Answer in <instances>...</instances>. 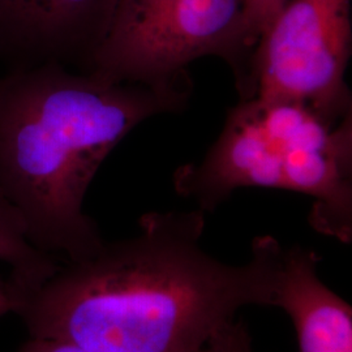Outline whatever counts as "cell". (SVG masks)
I'll use <instances>...</instances> for the list:
<instances>
[{
    "mask_svg": "<svg viewBox=\"0 0 352 352\" xmlns=\"http://www.w3.org/2000/svg\"><path fill=\"white\" fill-rule=\"evenodd\" d=\"M321 256L302 245H282L272 307L289 315L299 352H352V308L321 280Z\"/></svg>",
    "mask_w": 352,
    "mask_h": 352,
    "instance_id": "52a82bcc",
    "label": "cell"
},
{
    "mask_svg": "<svg viewBox=\"0 0 352 352\" xmlns=\"http://www.w3.org/2000/svg\"><path fill=\"white\" fill-rule=\"evenodd\" d=\"M167 1L168 0H113L107 25L98 45L101 42L124 37L133 32L162 10Z\"/></svg>",
    "mask_w": 352,
    "mask_h": 352,
    "instance_id": "9c48e42d",
    "label": "cell"
},
{
    "mask_svg": "<svg viewBox=\"0 0 352 352\" xmlns=\"http://www.w3.org/2000/svg\"><path fill=\"white\" fill-rule=\"evenodd\" d=\"M24 300V292L10 276H0V317L16 315Z\"/></svg>",
    "mask_w": 352,
    "mask_h": 352,
    "instance_id": "7c38bea8",
    "label": "cell"
},
{
    "mask_svg": "<svg viewBox=\"0 0 352 352\" xmlns=\"http://www.w3.org/2000/svg\"><path fill=\"white\" fill-rule=\"evenodd\" d=\"M0 263L24 294L37 289L60 266V261L36 248L25 223L0 187Z\"/></svg>",
    "mask_w": 352,
    "mask_h": 352,
    "instance_id": "ba28073f",
    "label": "cell"
},
{
    "mask_svg": "<svg viewBox=\"0 0 352 352\" xmlns=\"http://www.w3.org/2000/svg\"><path fill=\"white\" fill-rule=\"evenodd\" d=\"M254 49L243 0H168L133 32L101 42L85 72L155 89H190L189 64L218 56L230 65L240 98L247 100Z\"/></svg>",
    "mask_w": 352,
    "mask_h": 352,
    "instance_id": "277c9868",
    "label": "cell"
},
{
    "mask_svg": "<svg viewBox=\"0 0 352 352\" xmlns=\"http://www.w3.org/2000/svg\"><path fill=\"white\" fill-rule=\"evenodd\" d=\"M287 0H243L244 17L252 42L257 46L269 26L273 24Z\"/></svg>",
    "mask_w": 352,
    "mask_h": 352,
    "instance_id": "30bf717a",
    "label": "cell"
},
{
    "mask_svg": "<svg viewBox=\"0 0 352 352\" xmlns=\"http://www.w3.org/2000/svg\"><path fill=\"white\" fill-rule=\"evenodd\" d=\"M16 352H88L69 342L29 337Z\"/></svg>",
    "mask_w": 352,
    "mask_h": 352,
    "instance_id": "4fadbf2b",
    "label": "cell"
},
{
    "mask_svg": "<svg viewBox=\"0 0 352 352\" xmlns=\"http://www.w3.org/2000/svg\"><path fill=\"white\" fill-rule=\"evenodd\" d=\"M176 192L214 212L239 188L286 189L311 196L309 223L347 243L352 238V113L330 124L291 101L240 100L199 164L177 168Z\"/></svg>",
    "mask_w": 352,
    "mask_h": 352,
    "instance_id": "3957f363",
    "label": "cell"
},
{
    "mask_svg": "<svg viewBox=\"0 0 352 352\" xmlns=\"http://www.w3.org/2000/svg\"><path fill=\"white\" fill-rule=\"evenodd\" d=\"M189 94L74 74L58 62L0 76V187L30 243L60 263L98 251L104 240L84 210L94 176L135 126L183 110Z\"/></svg>",
    "mask_w": 352,
    "mask_h": 352,
    "instance_id": "7a4b0ae2",
    "label": "cell"
},
{
    "mask_svg": "<svg viewBox=\"0 0 352 352\" xmlns=\"http://www.w3.org/2000/svg\"><path fill=\"white\" fill-rule=\"evenodd\" d=\"M204 352H253L248 327L232 320L214 336Z\"/></svg>",
    "mask_w": 352,
    "mask_h": 352,
    "instance_id": "8fae6325",
    "label": "cell"
},
{
    "mask_svg": "<svg viewBox=\"0 0 352 352\" xmlns=\"http://www.w3.org/2000/svg\"><path fill=\"white\" fill-rule=\"evenodd\" d=\"M113 0H0V50L28 64L89 56L107 25Z\"/></svg>",
    "mask_w": 352,
    "mask_h": 352,
    "instance_id": "8992f818",
    "label": "cell"
},
{
    "mask_svg": "<svg viewBox=\"0 0 352 352\" xmlns=\"http://www.w3.org/2000/svg\"><path fill=\"white\" fill-rule=\"evenodd\" d=\"M204 214H144L136 235L62 263L16 314L29 337L88 352H204L239 309L272 305L282 244L256 236L247 263L226 264L201 245Z\"/></svg>",
    "mask_w": 352,
    "mask_h": 352,
    "instance_id": "6da1fadb",
    "label": "cell"
},
{
    "mask_svg": "<svg viewBox=\"0 0 352 352\" xmlns=\"http://www.w3.org/2000/svg\"><path fill=\"white\" fill-rule=\"evenodd\" d=\"M351 0H287L252 56L250 98L299 102L330 124L352 113Z\"/></svg>",
    "mask_w": 352,
    "mask_h": 352,
    "instance_id": "5b68a950",
    "label": "cell"
}]
</instances>
